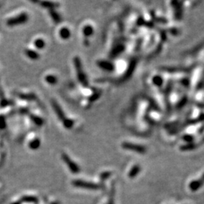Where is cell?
I'll list each match as a JSON object with an SVG mask.
<instances>
[{
    "mask_svg": "<svg viewBox=\"0 0 204 204\" xmlns=\"http://www.w3.org/2000/svg\"><path fill=\"white\" fill-rule=\"evenodd\" d=\"M73 64H74V67L76 71V76L78 81L82 84V86H88L89 85V82L87 81V78H86V76L85 74V72H84L83 68H82V64L81 62V60L80 59L79 57H74L73 58Z\"/></svg>",
    "mask_w": 204,
    "mask_h": 204,
    "instance_id": "1",
    "label": "cell"
},
{
    "mask_svg": "<svg viewBox=\"0 0 204 204\" xmlns=\"http://www.w3.org/2000/svg\"><path fill=\"white\" fill-rule=\"evenodd\" d=\"M28 19H29V16H28L27 14L25 13V12H23V13L17 15V16L8 19L6 21V24L8 26H9V27L22 25V24L27 22Z\"/></svg>",
    "mask_w": 204,
    "mask_h": 204,
    "instance_id": "2",
    "label": "cell"
},
{
    "mask_svg": "<svg viewBox=\"0 0 204 204\" xmlns=\"http://www.w3.org/2000/svg\"><path fill=\"white\" fill-rule=\"evenodd\" d=\"M73 185L76 186V187L78 188H85V189H89V190H98L101 188V187H100L98 184L91 182H85V181L76 180V181H73Z\"/></svg>",
    "mask_w": 204,
    "mask_h": 204,
    "instance_id": "3",
    "label": "cell"
},
{
    "mask_svg": "<svg viewBox=\"0 0 204 204\" xmlns=\"http://www.w3.org/2000/svg\"><path fill=\"white\" fill-rule=\"evenodd\" d=\"M61 157H62L63 160L65 162L67 166H68V168L70 169V170L73 172V173H78V172H80V167L77 166L74 162L72 160L69 156H68V155H67L65 153H63L62 155H61Z\"/></svg>",
    "mask_w": 204,
    "mask_h": 204,
    "instance_id": "4",
    "label": "cell"
},
{
    "mask_svg": "<svg viewBox=\"0 0 204 204\" xmlns=\"http://www.w3.org/2000/svg\"><path fill=\"white\" fill-rule=\"evenodd\" d=\"M52 106L53 108L54 112H55L56 115H57L58 118L62 122L64 119L66 118V116H65L64 112L63 111L62 108H61V106L59 105V104L58 103L57 101H54V100H52Z\"/></svg>",
    "mask_w": 204,
    "mask_h": 204,
    "instance_id": "5",
    "label": "cell"
},
{
    "mask_svg": "<svg viewBox=\"0 0 204 204\" xmlns=\"http://www.w3.org/2000/svg\"><path fill=\"white\" fill-rule=\"evenodd\" d=\"M204 184V174L197 180L193 181L190 183L189 188L191 191H197Z\"/></svg>",
    "mask_w": 204,
    "mask_h": 204,
    "instance_id": "6",
    "label": "cell"
},
{
    "mask_svg": "<svg viewBox=\"0 0 204 204\" xmlns=\"http://www.w3.org/2000/svg\"><path fill=\"white\" fill-rule=\"evenodd\" d=\"M123 147H125L126 149H128V150H132L134 151L135 152L139 153V154H144V153H145V147L139 145H135L129 143H124Z\"/></svg>",
    "mask_w": 204,
    "mask_h": 204,
    "instance_id": "7",
    "label": "cell"
},
{
    "mask_svg": "<svg viewBox=\"0 0 204 204\" xmlns=\"http://www.w3.org/2000/svg\"><path fill=\"white\" fill-rule=\"evenodd\" d=\"M25 54L31 60H37L39 58V54H38V52L36 51L33 50V49H26Z\"/></svg>",
    "mask_w": 204,
    "mask_h": 204,
    "instance_id": "8",
    "label": "cell"
},
{
    "mask_svg": "<svg viewBox=\"0 0 204 204\" xmlns=\"http://www.w3.org/2000/svg\"><path fill=\"white\" fill-rule=\"evenodd\" d=\"M59 35H60V37L62 39L67 40L70 37L71 33H70V30L67 27H62L61 30H60Z\"/></svg>",
    "mask_w": 204,
    "mask_h": 204,
    "instance_id": "9",
    "label": "cell"
},
{
    "mask_svg": "<svg viewBox=\"0 0 204 204\" xmlns=\"http://www.w3.org/2000/svg\"><path fill=\"white\" fill-rule=\"evenodd\" d=\"M40 5L44 8H48L49 10L54 9L55 8L58 7V4L55 2H39Z\"/></svg>",
    "mask_w": 204,
    "mask_h": 204,
    "instance_id": "10",
    "label": "cell"
},
{
    "mask_svg": "<svg viewBox=\"0 0 204 204\" xmlns=\"http://www.w3.org/2000/svg\"><path fill=\"white\" fill-rule=\"evenodd\" d=\"M49 15H50L51 17L52 18L53 21L54 23H59L61 21V17L60 15L54 9L49 10Z\"/></svg>",
    "mask_w": 204,
    "mask_h": 204,
    "instance_id": "11",
    "label": "cell"
},
{
    "mask_svg": "<svg viewBox=\"0 0 204 204\" xmlns=\"http://www.w3.org/2000/svg\"><path fill=\"white\" fill-rule=\"evenodd\" d=\"M140 171H141V168L139 166L136 165V166H133L132 168V169L130 170V172H129V177L130 178H133L136 177L137 175L140 172Z\"/></svg>",
    "mask_w": 204,
    "mask_h": 204,
    "instance_id": "12",
    "label": "cell"
},
{
    "mask_svg": "<svg viewBox=\"0 0 204 204\" xmlns=\"http://www.w3.org/2000/svg\"><path fill=\"white\" fill-rule=\"evenodd\" d=\"M62 123H63V125L64 126V127L66 128V129H72L73 126V125H74V121H73V119H71L70 118H67V117L62 121Z\"/></svg>",
    "mask_w": 204,
    "mask_h": 204,
    "instance_id": "13",
    "label": "cell"
},
{
    "mask_svg": "<svg viewBox=\"0 0 204 204\" xmlns=\"http://www.w3.org/2000/svg\"><path fill=\"white\" fill-rule=\"evenodd\" d=\"M40 146V140L39 138H34L30 142L29 147L30 148L32 149V150H36V149L39 148V147Z\"/></svg>",
    "mask_w": 204,
    "mask_h": 204,
    "instance_id": "14",
    "label": "cell"
},
{
    "mask_svg": "<svg viewBox=\"0 0 204 204\" xmlns=\"http://www.w3.org/2000/svg\"><path fill=\"white\" fill-rule=\"evenodd\" d=\"M82 32H83L84 36H85L86 37H89V36H90L93 33V28L90 25H86L83 27Z\"/></svg>",
    "mask_w": 204,
    "mask_h": 204,
    "instance_id": "15",
    "label": "cell"
},
{
    "mask_svg": "<svg viewBox=\"0 0 204 204\" xmlns=\"http://www.w3.org/2000/svg\"><path fill=\"white\" fill-rule=\"evenodd\" d=\"M34 45L38 49H43L45 47V43L43 39L38 38L34 41Z\"/></svg>",
    "mask_w": 204,
    "mask_h": 204,
    "instance_id": "16",
    "label": "cell"
},
{
    "mask_svg": "<svg viewBox=\"0 0 204 204\" xmlns=\"http://www.w3.org/2000/svg\"><path fill=\"white\" fill-rule=\"evenodd\" d=\"M98 66H99L100 67L107 70L112 69V65L110 62H108V61H99V62H98Z\"/></svg>",
    "mask_w": 204,
    "mask_h": 204,
    "instance_id": "17",
    "label": "cell"
},
{
    "mask_svg": "<svg viewBox=\"0 0 204 204\" xmlns=\"http://www.w3.org/2000/svg\"><path fill=\"white\" fill-rule=\"evenodd\" d=\"M45 81H46L49 84L54 85V84H55L56 82H57V78H56V76H54V75H48L45 77Z\"/></svg>",
    "mask_w": 204,
    "mask_h": 204,
    "instance_id": "18",
    "label": "cell"
},
{
    "mask_svg": "<svg viewBox=\"0 0 204 204\" xmlns=\"http://www.w3.org/2000/svg\"><path fill=\"white\" fill-rule=\"evenodd\" d=\"M31 119H32L33 122L36 125H37V126H41V125L43 123V120L42 119V118H40L39 117H36V116H32Z\"/></svg>",
    "mask_w": 204,
    "mask_h": 204,
    "instance_id": "19",
    "label": "cell"
},
{
    "mask_svg": "<svg viewBox=\"0 0 204 204\" xmlns=\"http://www.w3.org/2000/svg\"><path fill=\"white\" fill-rule=\"evenodd\" d=\"M6 128V120L4 117H0V129H2Z\"/></svg>",
    "mask_w": 204,
    "mask_h": 204,
    "instance_id": "20",
    "label": "cell"
},
{
    "mask_svg": "<svg viewBox=\"0 0 204 204\" xmlns=\"http://www.w3.org/2000/svg\"><path fill=\"white\" fill-rule=\"evenodd\" d=\"M110 172H104V173H103L101 175V178L102 179H105V178H108L110 176Z\"/></svg>",
    "mask_w": 204,
    "mask_h": 204,
    "instance_id": "21",
    "label": "cell"
},
{
    "mask_svg": "<svg viewBox=\"0 0 204 204\" xmlns=\"http://www.w3.org/2000/svg\"><path fill=\"white\" fill-rule=\"evenodd\" d=\"M107 204H114V199L113 198H110V200H109V201H108V203H107Z\"/></svg>",
    "mask_w": 204,
    "mask_h": 204,
    "instance_id": "22",
    "label": "cell"
}]
</instances>
